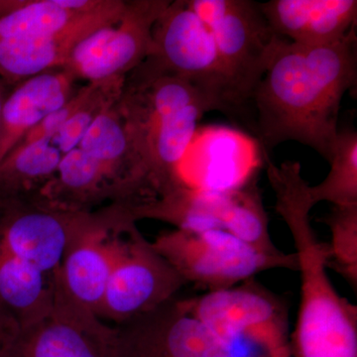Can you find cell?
Wrapping results in <instances>:
<instances>
[{
    "instance_id": "6da1fadb",
    "label": "cell",
    "mask_w": 357,
    "mask_h": 357,
    "mask_svg": "<svg viewBox=\"0 0 357 357\" xmlns=\"http://www.w3.org/2000/svg\"><path fill=\"white\" fill-rule=\"evenodd\" d=\"M356 81V28L333 44L283 40L251 96L252 134L262 154L296 141L330 161L340 103Z\"/></svg>"
},
{
    "instance_id": "7a4b0ae2",
    "label": "cell",
    "mask_w": 357,
    "mask_h": 357,
    "mask_svg": "<svg viewBox=\"0 0 357 357\" xmlns=\"http://www.w3.org/2000/svg\"><path fill=\"white\" fill-rule=\"evenodd\" d=\"M275 208L295 243L301 301L291 335L294 357H357V307L335 290L328 275V243L312 227L310 213L316 204L299 162L276 165L263 156Z\"/></svg>"
},
{
    "instance_id": "3957f363",
    "label": "cell",
    "mask_w": 357,
    "mask_h": 357,
    "mask_svg": "<svg viewBox=\"0 0 357 357\" xmlns=\"http://www.w3.org/2000/svg\"><path fill=\"white\" fill-rule=\"evenodd\" d=\"M116 107L144 175L143 204L185 187L181 162L211 103L187 82L143 61L126 77Z\"/></svg>"
},
{
    "instance_id": "277c9868",
    "label": "cell",
    "mask_w": 357,
    "mask_h": 357,
    "mask_svg": "<svg viewBox=\"0 0 357 357\" xmlns=\"http://www.w3.org/2000/svg\"><path fill=\"white\" fill-rule=\"evenodd\" d=\"M152 36L153 50L145 61L191 84L213 110L251 132L250 109L225 69L210 30L187 0L170 2L155 23Z\"/></svg>"
},
{
    "instance_id": "5b68a950",
    "label": "cell",
    "mask_w": 357,
    "mask_h": 357,
    "mask_svg": "<svg viewBox=\"0 0 357 357\" xmlns=\"http://www.w3.org/2000/svg\"><path fill=\"white\" fill-rule=\"evenodd\" d=\"M185 299L230 356L294 357L288 307L255 279Z\"/></svg>"
},
{
    "instance_id": "8992f818",
    "label": "cell",
    "mask_w": 357,
    "mask_h": 357,
    "mask_svg": "<svg viewBox=\"0 0 357 357\" xmlns=\"http://www.w3.org/2000/svg\"><path fill=\"white\" fill-rule=\"evenodd\" d=\"M152 245L185 284L206 292L236 287L270 269L297 271L296 253L265 252L225 230L175 229L160 234Z\"/></svg>"
},
{
    "instance_id": "52a82bcc",
    "label": "cell",
    "mask_w": 357,
    "mask_h": 357,
    "mask_svg": "<svg viewBox=\"0 0 357 357\" xmlns=\"http://www.w3.org/2000/svg\"><path fill=\"white\" fill-rule=\"evenodd\" d=\"M187 3L210 30L225 69L251 112V96L285 39L270 27L259 2L187 0Z\"/></svg>"
},
{
    "instance_id": "ba28073f",
    "label": "cell",
    "mask_w": 357,
    "mask_h": 357,
    "mask_svg": "<svg viewBox=\"0 0 357 357\" xmlns=\"http://www.w3.org/2000/svg\"><path fill=\"white\" fill-rule=\"evenodd\" d=\"M136 223L119 204L93 211L68 244L54 274V296L98 317L122 231Z\"/></svg>"
},
{
    "instance_id": "9c48e42d",
    "label": "cell",
    "mask_w": 357,
    "mask_h": 357,
    "mask_svg": "<svg viewBox=\"0 0 357 357\" xmlns=\"http://www.w3.org/2000/svg\"><path fill=\"white\" fill-rule=\"evenodd\" d=\"M185 285L133 223L119 237L98 318L119 325L174 299Z\"/></svg>"
},
{
    "instance_id": "30bf717a",
    "label": "cell",
    "mask_w": 357,
    "mask_h": 357,
    "mask_svg": "<svg viewBox=\"0 0 357 357\" xmlns=\"http://www.w3.org/2000/svg\"><path fill=\"white\" fill-rule=\"evenodd\" d=\"M171 0H130L119 21L103 26L70 52L66 69L77 82L123 77L151 55L153 28Z\"/></svg>"
},
{
    "instance_id": "8fae6325",
    "label": "cell",
    "mask_w": 357,
    "mask_h": 357,
    "mask_svg": "<svg viewBox=\"0 0 357 357\" xmlns=\"http://www.w3.org/2000/svg\"><path fill=\"white\" fill-rule=\"evenodd\" d=\"M2 357H121L114 326L54 296L46 318L0 345Z\"/></svg>"
},
{
    "instance_id": "7c38bea8",
    "label": "cell",
    "mask_w": 357,
    "mask_h": 357,
    "mask_svg": "<svg viewBox=\"0 0 357 357\" xmlns=\"http://www.w3.org/2000/svg\"><path fill=\"white\" fill-rule=\"evenodd\" d=\"M114 326L121 357H230L178 297Z\"/></svg>"
},
{
    "instance_id": "4fadbf2b",
    "label": "cell",
    "mask_w": 357,
    "mask_h": 357,
    "mask_svg": "<svg viewBox=\"0 0 357 357\" xmlns=\"http://www.w3.org/2000/svg\"><path fill=\"white\" fill-rule=\"evenodd\" d=\"M126 3L112 0L100 13L66 31L0 39V79L14 86L46 70L65 67L77 44L96 30L119 21Z\"/></svg>"
},
{
    "instance_id": "5bb4252c",
    "label": "cell",
    "mask_w": 357,
    "mask_h": 357,
    "mask_svg": "<svg viewBox=\"0 0 357 357\" xmlns=\"http://www.w3.org/2000/svg\"><path fill=\"white\" fill-rule=\"evenodd\" d=\"M77 147L102 169L114 192L112 204L131 210L144 203V175L124 128L116 100L93 122Z\"/></svg>"
},
{
    "instance_id": "9a60e30c",
    "label": "cell",
    "mask_w": 357,
    "mask_h": 357,
    "mask_svg": "<svg viewBox=\"0 0 357 357\" xmlns=\"http://www.w3.org/2000/svg\"><path fill=\"white\" fill-rule=\"evenodd\" d=\"M277 36L291 43H335L356 28V0H271L260 3Z\"/></svg>"
},
{
    "instance_id": "2e32d148",
    "label": "cell",
    "mask_w": 357,
    "mask_h": 357,
    "mask_svg": "<svg viewBox=\"0 0 357 357\" xmlns=\"http://www.w3.org/2000/svg\"><path fill=\"white\" fill-rule=\"evenodd\" d=\"M66 69L46 70L14 86L0 116V162L48 115L64 107L82 86Z\"/></svg>"
},
{
    "instance_id": "e0dca14e",
    "label": "cell",
    "mask_w": 357,
    "mask_h": 357,
    "mask_svg": "<svg viewBox=\"0 0 357 357\" xmlns=\"http://www.w3.org/2000/svg\"><path fill=\"white\" fill-rule=\"evenodd\" d=\"M39 195L55 208L77 213L114 204V192L102 169L79 147L64 155L55 176Z\"/></svg>"
},
{
    "instance_id": "ac0fdd59",
    "label": "cell",
    "mask_w": 357,
    "mask_h": 357,
    "mask_svg": "<svg viewBox=\"0 0 357 357\" xmlns=\"http://www.w3.org/2000/svg\"><path fill=\"white\" fill-rule=\"evenodd\" d=\"M63 157L51 140L15 148L0 162V197L37 196L55 176Z\"/></svg>"
},
{
    "instance_id": "d6986e66",
    "label": "cell",
    "mask_w": 357,
    "mask_h": 357,
    "mask_svg": "<svg viewBox=\"0 0 357 357\" xmlns=\"http://www.w3.org/2000/svg\"><path fill=\"white\" fill-rule=\"evenodd\" d=\"M220 229L265 252H281L270 236L267 213L255 176L225 192Z\"/></svg>"
},
{
    "instance_id": "ffe728a7",
    "label": "cell",
    "mask_w": 357,
    "mask_h": 357,
    "mask_svg": "<svg viewBox=\"0 0 357 357\" xmlns=\"http://www.w3.org/2000/svg\"><path fill=\"white\" fill-rule=\"evenodd\" d=\"M330 172L323 182L310 185L312 203L328 202L337 208L357 206V132L338 131L330 161Z\"/></svg>"
},
{
    "instance_id": "44dd1931",
    "label": "cell",
    "mask_w": 357,
    "mask_h": 357,
    "mask_svg": "<svg viewBox=\"0 0 357 357\" xmlns=\"http://www.w3.org/2000/svg\"><path fill=\"white\" fill-rule=\"evenodd\" d=\"M124 81L116 77L79 88L74 112L51 139L61 153L66 155L79 146L93 122L119 98Z\"/></svg>"
},
{
    "instance_id": "7402d4cb",
    "label": "cell",
    "mask_w": 357,
    "mask_h": 357,
    "mask_svg": "<svg viewBox=\"0 0 357 357\" xmlns=\"http://www.w3.org/2000/svg\"><path fill=\"white\" fill-rule=\"evenodd\" d=\"M330 227L332 239L328 243V269L333 268L349 284L357 286V206H333L324 220Z\"/></svg>"
},
{
    "instance_id": "603a6c76",
    "label": "cell",
    "mask_w": 357,
    "mask_h": 357,
    "mask_svg": "<svg viewBox=\"0 0 357 357\" xmlns=\"http://www.w3.org/2000/svg\"><path fill=\"white\" fill-rule=\"evenodd\" d=\"M13 88V86L7 84L3 79H0V116H1L2 107H3L4 102H6L7 96H8Z\"/></svg>"
},
{
    "instance_id": "cb8c5ba5",
    "label": "cell",
    "mask_w": 357,
    "mask_h": 357,
    "mask_svg": "<svg viewBox=\"0 0 357 357\" xmlns=\"http://www.w3.org/2000/svg\"><path fill=\"white\" fill-rule=\"evenodd\" d=\"M0 357H2V356H1V354H0Z\"/></svg>"
}]
</instances>
